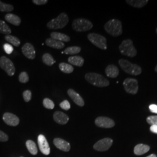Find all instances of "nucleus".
Masks as SVG:
<instances>
[{"mask_svg":"<svg viewBox=\"0 0 157 157\" xmlns=\"http://www.w3.org/2000/svg\"><path fill=\"white\" fill-rule=\"evenodd\" d=\"M4 50L7 54H11L13 51V48L11 44L6 43L4 45Z\"/></svg>","mask_w":157,"mask_h":157,"instance_id":"e433bc0d","label":"nucleus"},{"mask_svg":"<svg viewBox=\"0 0 157 157\" xmlns=\"http://www.w3.org/2000/svg\"><path fill=\"white\" fill-rule=\"evenodd\" d=\"M54 144L56 148L62 150L63 151H69L71 149L70 144L67 141L60 138H56L54 139Z\"/></svg>","mask_w":157,"mask_h":157,"instance_id":"dca6fc26","label":"nucleus"},{"mask_svg":"<svg viewBox=\"0 0 157 157\" xmlns=\"http://www.w3.org/2000/svg\"><path fill=\"white\" fill-rule=\"evenodd\" d=\"M3 120L6 124L11 126H17L20 121L17 115L10 112H6L4 114Z\"/></svg>","mask_w":157,"mask_h":157,"instance_id":"ddd939ff","label":"nucleus"},{"mask_svg":"<svg viewBox=\"0 0 157 157\" xmlns=\"http://www.w3.org/2000/svg\"><path fill=\"white\" fill-rule=\"evenodd\" d=\"M14 9L13 6L11 4H6L0 1V12H10L13 11Z\"/></svg>","mask_w":157,"mask_h":157,"instance_id":"7c9ffc66","label":"nucleus"},{"mask_svg":"<svg viewBox=\"0 0 157 157\" xmlns=\"http://www.w3.org/2000/svg\"><path fill=\"white\" fill-rule=\"evenodd\" d=\"M95 124L98 127L103 128H111L115 126V122L112 119L104 117L96 118Z\"/></svg>","mask_w":157,"mask_h":157,"instance_id":"9b49d317","label":"nucleus"},{"mask_svg":"<svg viewBox=\"0 0 157 157\" xmlns=\"http://www.w3.org/2000/svg\"><path fill=\"white\" fill-rule=\"evenodd\" d=\"M5 39L10 43L12 45L15 47H19L21 44V41L17 37L12 36V35H6L5 36Z\"/></svg>","mask_w":157,"mask_h":157,"instance_id":"c85d7f7f","label":"nucleus"},{"mask_svg":"<svg viewBox=\"0 0 157 157\" xmlns=\"http://www.w3.org/2000/svg\"><path fill=\"white\" fill-rule=\"evenodd\" d=\"M150 146L143 144H139L135 147L134 152L137 155H141L148 151L150 150Z\"/></svg>","mask_w":157,"mask_h":157,"instance_id":"5701e85b","label":"nucleus"},{"mask_svg":"<svg viewBox=\"0 0 157 157\" xmlns=\"http://www.w3.org/2000/svg\"><path fill=\"white\" fill-rule=\"evenodd\" d=\"M42 60H43V63H44V64H45L46 65H48V66H52L56 62V61L54 60V58L48 53L44 54L43 56Z\"/></svg>","mask_w":157,"mask_h":157,"instance_id":"bb28decb","label":"nucleus"},{"mask_svg":"<svg viewBox=\"0 0 157 157\" xmlns=\"http://www.w3.org/2000/svg\"><path fill=\"white\" fill-rule=\"evenodd\" d=\"M11 29L4 21L0 20V33L6 35H10L11 33Z\"/></svg>","mask_w":157,"mask_h":157,"instance_id":"cd10ccee","label":"nucleus"},{"mask_svg":"<svg viewBox=\"0 0 157 157\" xmlns=\"http://www.w3.org/2000/svg\"><path fill=\"white\" fill-rule=\"evenodd\" d=\"M45 44L46 45L50 47L55 48V49H58V50L62 49L65 47V44L63 42L53 39L51 37L48 38L45 40Z\"/></svg>","mask_w":157,"mask_h":157,"instance_id":"a211bd4d","label":"nucleus"},{"mask_svg":"<svg viewBox=\"0 0 157 157\" xmlns=\"http://www.w3.org/2000/svg\"><path fill=\"white\" fill-rule=\"evenodd\" d=\"M85 79L90 84L99 87H104L109 85V80L98 73L93 72L86 73Z\"/></svg>","mask_w":157,"mask_h":157,"instance_id":"f257e3e1","label":"nucleus"},{"mask_svg":"<svg viewBox=\"0 0 157 157\" xmlns=\"http://www.w3.org/2000/svg\"><path fill=\"white\" fill-rule=\"evenodd\" d=\"M67 94L69 97L73 100V102L80 107H83L84 101L83 98L73 89H69L67 91Z\"/></svg>","mask_w":157,"mask_h":157,"instance_id":"2eb2a0df","label":"nucleus"},{"mask_svg":"<svg viewBox=\"0 0 157 157\" xmlns=\"http://www.w3.org/2000/svg\"><path fill=\"white\" fill-rule=\"evenodd\" d=\"M157 157V156L155 154H151V155H148V157Z\"/></svg>","mask_w":157,"mask_h":157,"instance_id":"79ce46f5","label":"nucleus"},{"mask_svg":"<svg viewBox=\"0 0 157 157\" xmlns=\"http://www.w3.org/2000/svg\"><path fill=\"white\" fill-rule=\"evenodd\" d=\"M119 49L121 54L125 56L134 57L137 55V50L133 45V41L130 39L123 41L119 46Z\"/></svg>","mask_w":157,"mask_h":157,"instance_id":"39448f33","label":"nucleus"},{"mask_svg":"<svg viewBox=\"0 0 157 157\" xmlns=\"http://www.w3.org/2000/svg\"><path fill=\"white\" fill-rule=\"evenodd\" d=\"M50 36L51 38L61 42H69L71 40V38L67 35L59 32H51Z\"/></svg>","mask_w":157,"mask_h":157,"instance_id":"412c9836","label":"nucleus"},{"mask_svg":"<svg viewBox=\"0 0 157 157\" xmlns=\"http://www.w3.org/2000/svg\"><path fill=\"white\" fill-rule=\"evenodd\" d=\"M53 118L55 122L60 124H65L69 121V117L65 113L61 111H56L53 115Z\"/></svg>","mask_w":157,"mask_h":157,"instance_id":"f3484780","label":"nucleus"},{"mask_svg":"<svg viewBox=\"0 0 157 157\" xmlns=\"http://www.w3.org/2000/svg\"><path fill=\"white\" fill-rule=\"evenodd\" d=\"M59 106L62 109L64 110H66V111L69 110L71 108V104L67 100H64V101H62V102L60 103Z\"/></svg>","mask_w":157,"mask_h":157,"instance_id":"c9c22d12","label":"nucleus"},{"mask_svg":"<svg viewBox=\"0 0 157 157\" xmlns=\"http://www.w3.org/2000/svg\"><path fill=\"white\" fill-rule=\"evenodd\" d=\"M119 69L118 67L114 65H109L105 69V73L108 77L115 78L119 75Z\"/></svg>","mask_w":157,"mask_h":157,"instance_id":"6ab92c4d","label":"nucleus"},{"mask_svg":"<svg viewBox=\"0 0 157 157\" xmlns=\"http://www.w3.org/2000/svg\"><path fill=\"white\" fill-rule=\"evenodd\" d=\"M26 144L28 148V150L30 154H32V155H36L37 154L38 150L36 143L34 142L33 141L30 140H28L26 141Z\"/></svg>","mask_w":157,"mask_h":157,"instance_id":"a878e982","label":"nucleus"},{"mask_svg":"<svg viewBox=\"0 0 157 157\" xmlns=\"http://www.w3.org/2000/svg\"><path fill=\"white\" fill-rule=\"evenodd\" d=\"M147 122L151 125H157V116H150L147 118Z\"/></svg>","mask_w":157,"mask_h":157,"instance_id":"f704fd0d","label":"nucleus"},{"mask_svg":"<svg viewBox=\"0 0 157 157\" xmlns=\"http://www.w3.org/2000/svg\"><path fill=\"white\" fill-rule=\"evenodd\" d=\"M126 2L130 6H132L135 8H142L144 6L147 5L148 2V0H137V1H136V0H127V1H126Z\"/></svg>","mask_w":157,"mask_h":157,"instance_id":"b1692460","label":"nucleus"},{"mask_svg":"<svg viewBox=\"0 0 157 157\" xmlns=\"http://www.w3.org/2000/svg\"><path fill=\"white\" fill-rule=\"evenodd\" d=\"M29 80L28 74L26 72H22L19 76V80L22 83H26L28 82Z\"/></svg>","mask_w":157,"mask_h":157,"instance_id":"473e14b6","label":"nucleus"},{"mask_svg":"<svg viewBox=\"0 0 157 157\" xmlns=\"http://www.w3.org/2000/svg\"><path fill=\"white\" fill-rule=\"evenodd\" d=\"M124 89L129 94H136L138 92L139 84L138 81L135 78H127L124 80Z\"/></svg>","mask_w":157,"mask_h":157,"instance_id":"1a4fd4ad","label":"nucleus"},{"mask_svg":"<svg viewBox=\"0 0 157 157\" xmlns=\"http://www.w3.org/2000/svg\"><path fill=\"white\" fill-rule=\"evenodd\" d=\"M118 62L122 69L126 73L137 76L142 72V69L140 66L137 65V64L132 63L128 60L121 59Z\"/></svg>","mask_w":157,"mask_h":157,"instance_id":"20e7f679","label":"nucleus"},{"mask_svg":"<svg viewBox=\"0 0 157 157\" xmlns=\"http://www.w3.org/2000/svg\"><path fill=\"white\" fill-rule=\"evenodd\" d=\"M23 97L25 102H29L32 99V92L30 90H25L23 93Z\"/></svg>","mask_w":157,"mask_h":157,"instance_id":"72a5a7b5","label":"nucleus"},{"mask_svg":"<svg viewBox=\"0 0 157 157\" xmlns=\"http://www.w3.org/2000/svg\"><path fill=\"white\" fill-rule=\"evenodd\" d=\"M150 130L152 133L157 134V125H151L150 127Z\"/></svg>","mask_w":157,"mask_h":157,"instance_id":"a19ab883","label":"nucleus"},{"mask_svg":"<svg viewBox=\"0 0 157 157\" xmlns=\"http://www.w3.org/2000/svg\"><path fill=\"white\" fill-rule=\"evenodd\" d=\"M84 59L82 56H70L68 58L69 63L78 67H82L84 64Z\"/></svg>","mask_w":157,"mask_h":157,"instance_id":"4be33fe9","label":"nucleus"},{"mask_svg":"<svg viewBox=\"0 0 157 157\" xmlns=\"http://www.w3.org/2000/svg\"></svg>","mask_w":157,"mask_h":157,"instance_id":"a18cd8bd","label":"nucleus"},{"mask_svg":"<svg viewBox=\"0 0 157 157\" xmlns=\"http://www.w3.org/2000/svg\"><path fill=\"white\" fill-rule=\"evenodd\" d=\"M0 67L3 69L10 76H12L15 73V67L13 63L5 56L0 58Z\"/></svg>","mask_w":157,"mask_h":157,"instance_id":"6e6552de","label":"nucleus"},{"mask_svg":"<svg viewBox=\"0 0 157 157\" xmlns=\"http://www.w3.org/2000/svg\"><path fill=\"white\" fill-rule=\"evenodd\" d=\"M43 106L47 109H52L55 107V104L54 102L48 98H45L43 100Z\"/></svg>","mask_w":157,"mask_h":157,"instance_id":"2f4dec72","label":"nucleus"},{"mask_svg":"<svg viewBox=\"0 0 157 157\" xmlns=\"http://www.w3.org/2000/svg\"><path fill=\"white\" fill-rule=\"evenodd\" d=\"M155 72H157V65H156V67H155Z\"/></svg>","mask_w":157,"mask_h":157,"instance_id":"37998d69","label":"nucleus"},{"mask_svg":"<svg viewBox=\"0 0 157 157\" xmlns=\"http://www.w3.org/2000/svg\"><path fill=\"white\" fill-rule=\"evenodd\" d=\"M81 51V48L78 46H72L67 48L63 52L67 55H75Z\"/></svg>","mask_w":157,"mask_h":157,"instance_id":"c756f323","label":"nucleus"},{"mask_svg":"<svg viewBox=\"0 0 157 157\" xmlns=\"http://www.w3.org/2000/svg\"><path fill=\"white\" fill-rule=\"evenodd\" d=\"M69 22V17L67 14L62 12L56 18L52 19L47 23V27L50 29H60L65 28Z\"/></svg>","mask_w":157,"mask_h":157,"instance_id":"7ed1b4c3","label":"nucleus"},{"mask_svg":"<svg viewBox=\"0 0 157 157\" xmlns=\"http://www.w3.org/2000/svg\"><path fill=\"white\" fill-rule=\"evenodd\" d=\"M23 54L29 59H34L36 57V51L33 45L29 43H25L22 48Z\"/></svg>","mask_w":157,"mask_h":157,"instance_id":"4468645a","label":"nucleus"},{"mask_svg":"<svg viewBox=\"0 0 157 157\" xmlns=\"http://www.w3.org/2000/svg\"><path fill=\"white\" fill-rule=\"evenodd\" d=\"M156 32H157V29H156Z\"/></svg>","mask_w":157,"mask_h":157,"instance_id":"c03bdc74","label":"nucleus"},{"mask_svg":"<svg viewBox=\"0 0 157 157\" xmlns=\"http://www.w3.org/2000/svg\"><path fill=\"white\" fill-rule=\"evenodd\" d=\"M113 140L110 138H105L97 141L94 145V148L98 151H105L112 146Z\"/></svg>","mask_w":157,"mask_h":157,"instance_id":"9d476101","label":"nucleus"},{"mask_svg":"<svg viewBox=\"0 0 157 157\" xmlns=\"http://www.w3.org/2000/svg\"><path fill=\"white\" fill-rule=\"evenodd\" d=\"M104 29L108 33L113 37H118L122 33V23L118 19H111L104 25Z\"/></svg>","mask_w":157,"mask_h":157,"instance_id":"f03ea898","label":"nucleus"},{"mask_svg":"<svg viewBox=\"0 0 157 157\" xmlns=\"http://www.w3.org/2000/svg\"><path fill=\"white\" fill-rule=\"evenodd\" d=\"M59 68L62 72L67 74L72 73L74 71V68L71 64L65 62L60 63L59 65Z\"/></svg>","mask_w":157,"mask_h":157,"instance_id":"393cba45","label":"nucleus"},{"mask_svg":"<svg viewBox=\"0 0 157 157\" xmlns=\"http://www.w3.org/2000/svg\"><path fill=\"white\" fill-rule=\"evenodd\" d=\"M72 26L74 30L78 32H83L90 30L93 27V25L90 21L84 18L75 19L72 22Z\"/></svg>","mask_w":157,"mask_h":157,"instance_id":"423d86ee","label":"nucleus"},{"mask_svg":"<svg viewBox=\"0 0 157 157\" xmlns=\"http://www.w3.org/2000/svg\"><path fill=\"white\" fill-rule=\"evenodd\" d=\"M32 2L36 5L41 6V5H44L47 4L48 1L47 0H33Z\"/></svg>","mask_w":157,"mask_h":157,"instance_id":"58836bf2","label":"nucleus"},{"mask_svg":"<svg viewBox=\"0 0 157 157\" xmlns=\"http://www.w3.org/2000/svg\"><path fill=\"white\" fill-rule=\"evenodd\" d=\"M8 140V136L0 130V141L1 142H6Z\"/></svg>","mask_w":157,"mask_h":157,"instance_id":"4c0bfd02","label":"nucleus"},{"mask_svg":"<svg viewBox=\"0 0 157 157\" xmlns=\"http://www.w3.org/2000/svg\"><path fill=\"white\" fill-rule=\"evenodd\" d=\"M37 141L41 152L46 155H49L50 153V148L45 136L44 135H40Z\"/></svg>","mask_w":157,"mask_h":157,"instance_id":"f8f14e48","label":"nucleus"},{"mask_svg":"<svg viewBox=\"0 0 157 157\" xmlns=\"http://www.w3.org/2000/svg\"><path fill=\"white\" fill-rule=\"evenodd\" d=\"M87 38L90 42L94 45L102 50H107V39L99 34L90 33L88 34Z\"/></svg>","mask_w":157,"mask_h":157,"instance_id":"0eeeda50","label":"nucleus"},{"mask_svg":"<svg viewBox=\"0 0 157 157\" xmlns=\"http://www.w3.org/2000/svg\"><path fill=\"white\" fill-rule=\"evenodd\" d=\"M149 109L151 112L154 113H157V105L151 104L149 106Z\"/></svg>","mask_w":157,"mask_h":157,"instance_id":"ea45409f","label":"nucleus"},{"mask_svg":"<svg viewBox=\"0 0 157 157\" xmlns=\"http://www.w3.org/2000/svg\"><path fill=\"white\" fill-rule=\"evenodd\" d=\"M5 19L8 22L14 26H18L21 23V19L19 17L13 13H7L5 16Z\"/></svg>","mask_w":157,"mask_h":157,"instance_id":"aec40b11","label":"nucleus"}]
</instances>
